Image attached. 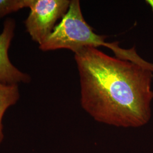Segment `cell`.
<instances>
[{"instance_id": "obj_1", "label": "cell", "mask_w": 153, "mask_h": 153, "mask_svg": "<svg viewBox=\"0 0 153 153\" xmlns=\"http://www.w3.org/2000/svg\"><path fill=\"white\" fill-rule=\"evenodd\" d=\"M80 103L94 120L119 128H140L152 118L153 72L97 47L74 52Z\"/></svg>"}, {"instance_id": "obj_2", "label": "cell", "mask_w": 153, "mask_h": 153, "mask_svg": "<svg viewBox=\"0 0 153 153\" xmlns=\"http://www.w3.org/2000/svg\"><path fill=\"white\" fill-rule=\"evenodd\" d=\"M106 36L94 33L83 16L79 0H71L68 10L55 26L52 33L43 43L39 45L43 51L69 49L74 53L84 47L104 46L110 49L115 57L129 61L153 72V63L145 60L137 53L134 47L124 49L119 42H105Z\"/></svg>"}, {"instance_id": "obj_3", "label": "cell", "mask_w": 153, "mask_h": 153, "mask_svg": "<svg viewBox=\"0 0 153 153\" xmlns=\"http://www.w3.org/2000/svg\"><path fill=\"white\" fill-rule=\"evenodd\" d=\"M69 0H27L30 12L25 26L33 41L43 43L53 31L56 23L68 10Z\"/></svg>"}, {"instance_id": "obj_4", "label": "cell", "mask_w": 153, "mask_h": 153, "mask_svg": "<svg viewBox=\"0 0 153 153\" xmlns=\"http://www.w3.org/2000/svg\"><path fill=\"white\" fill-rule=\"evenodd\" d=\"M15 28V21L7 18L0 34V83L4 84L28 83L31 81L30 76L13 65L9 57L8 51L14 37Z\"/></svg>"}, {"instance_id": "obj_5", "label": "cell", "mask_w": 153, "mask_h": 153, "mask_svg": "<svg viewBox=\"0 0 153 153\" xmlns=\"http://www.w3.org/2000/svg\"><path fill=\"white\" fill-rule=\"evenodd\" d=\"M19 98L18 84L0 83V142L3 138L2 119L6 110L15 104Z\"/></svg>"}, {"instance_id": "obj_6", "label": "cell", "mask_w": 153, "mask_h": 153, "mask_svg": "<svg viewBox=\"0 0 153 153\" xmlns=\"http://www.w3.org/2000/svg\"><path fill=\"white\" fill-rule=\"evenodd\" d=\"M27 7V0H0V18Z\"/></svg>"}, {"instance_id": "obj_7", "label": "cell", "mask_w": 153, "mask_h": 153, "mask_svg": "<svg viewBox=\"0 0 153 153\" xmlns=\"http://www.w3.org/2000/svg\"><path fill=\"white\" fill-rule=\"evenodd\" d=\"M145 2L146 4H148V5L150 6L153 13V0H146Z\"/></svg>"}]
</instances>
